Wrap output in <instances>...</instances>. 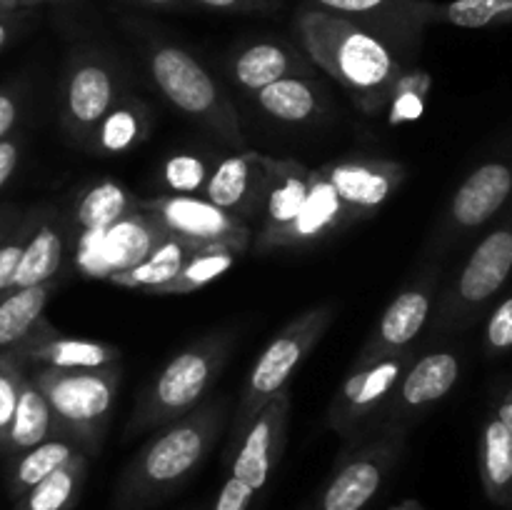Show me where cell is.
<instances>
[{"mask_svg": "<svg viewBox=\"0 0 512 510\" xmlns=\"http://www.w3.org/2000/svg\"><path fill=\"white\" fill-rule=\"evenodd\" d=\"M28 25L30 10H0V50L18 40L28 30Z\"/></svg>", "mask_w": 512, "mask_h": 510, "instance_id": "ee69618b", "label": "cell"}, {"mask_svg": "<svg viewBox=\"0 0 512 510\" xmlns=\"http://www.w3.org/2000/svg\"><path fill=\"white\" fill-rule=\"evenodd\" d=\"M190 3L218 13H270L278 8L280 0H190Z\"/></svg>", "mask_w": 512, "mask_h": 510, "instance_id": "7bdbcfd3", "label": "cell"}, {"mask_svg": "<svg viewBox=\"0 0 512 510\" xmlns=\"http://www.w3.org/2000/svg\"><path fill=\"white\" fill-rule=\"evenodd\" d=\"M28 373L53 410L55 430L78 440L88 455H98L123 378L120 363L88 370L28 368Z\"/></svg>", "mask_w": 512, "mask_h": 510, "instance_id": "8992f818", "label": "cell"}, {"mask_svg": "<svg viewBox=\"0 0 512 510\" xmlns=\"http://www.w3.org/2000/svg\"><path fill=\"white\" fill-rule=\"evenodd\" d=\"M95 238H100V268L95 270V275L110 278V275L120 273V270H128L130 265L140 263V260L165 238V233L153 223V220L145 218L138 210V203H135L133 213L120 218L118 223L110 225L108 230H103V233L95 235Z\"/></svg>", "mask_w": 512, "mask_h": 510, "instance_id": "603a6c76", "label": "cell"}, {"mask_svg": "<svg viewBox=\"0 0 512 510\" xmlns=\"http://www.w3.org/2000/svg\"><path fill=\"white\" fill-rule=\"evenodd\" d=\"M335 318V305L325 303L318 308H310L300 313L298 318L290 320L278 335L268 343V348L260 353L255 365L250 368L248 380L243 385L238 405H235L233 425H230V443L228 450L238 443L243 430L248 428L250 420L280 393L288 388V380L293 378L295 370L300 368L305 358L315 350L330 323Z\"/></svg>", "mask_w": 512, "mask_h": 510, "instance_id": "52a82bcc", "label": "cell"}, {"mask_svg": "<svg viewBox=\"0 0 512 510\" xmlns=\"http://www.w3.org/2000/svg\"><path fill=\"white\" fill-rule=\"evenodd\" d=\"M493 415L505 425V428H508V433L512 435V380L503 385V390H500L498 398H495Z\"/></svg>", "mask_w": 512, "mask_h": 510, "instance_id": "bcb514c9", "label": "cell"}, {"mask_svg": "<svg viewBox=\"0 0 512 510\" xmlns=\"http://www.w3.org/2000/svg\"><path fill=\"white\" fill-rule=\"evenodd\" d=\"M290 390H280L253 420L238 443L228 450L230 475L240 483L248 485L250 490L258 493L268 483L270 473L278 465L280 455L285 448V435H288V418H290Z\"/></svg>", "mask_w": 512, "mask_h": 510, "instance_id": "9a60e30c", "label": "cell"}, {"mask_svg": "<svg viewBox=\"0 0 512 510\" xmlns=\"http://www.w3.org/2000/svg\"><path fill=\"white\" fill-rule=\"evenodd\" d=\"M230 73L240 88L258 93L285 75H305V60L280 40H255L233 55Z\"/></svg>", "mask_w": 512, "mask_h": 510, "instance_id": "cb8c5ba5", "label": "cell"}, {"mask_svg": "<svg viewBox=\"0 0 512 510\" xmlns=\"http://www.w3.org/2000/svg\"><path fill=\"white\" fill-rule=\"evenodd\" d=\"M25 373H28V368L18 353L0 355V450H3L5 435H8L10 420H13L15 405H18Z\"/></svg>", "mask_w": 512, "mask_h": 510, "instance_id": "74e56055", "label": "cell"}, {"mask_svg": "<svg viewBox=\"0 0 512 510\" xmlns=\"http://www.w3.org/2000/svg\"><path fill=\"white\" fill-rule=\"evenodd\" d=\"M88 458L80 453L73 460L50 473L33 488L25 490L18 500H13V510H75L85 478H88Z\"/></svg>", "mask_w": 512, "mask_h": 510, "instance_id": "d6a6232c", "label": "cell"}, {"mask_svg": "<svg viewBox=\"0 0 512 510\" xmlns=\"http://www.w3.org/2000/svg\"><path fill=\"white\" fill-rule=\"evenodd\" d=\"M483 350L488 358H500L512 350V288L488 313L483 333Z\"/></svg>", "mask_w": 512, "mask_h": 510, "instance_id": "f35d334b", "label": "cell"}, {"mask_svg": "<svg viewBox=\"0 0 512 510\" xmlns=\"http://www.w3.org/2000/svg\"><path fill=\"white\" fill-rule=\"evenodd\" d=\"M398 98H393V123L400 120H413L423 113V95L413 93V90H405V93H395Z\"/></svg>", "mask_w": 512, "mask_h": 510, "instance_id": "f6af8a7d", "label": "cell"}, {"mask_svg": "<svg viewBox=\"0 0 512 510\" xmlns=\"http://www.w3.org/2000/svg\"><path fill=\"white\" fill-rule=\"evenodd\" d=\"M210 170L200 153H173L163 160L158 178L168 195H203Z\"/></svg>", "mask_w": 512, "mask_h": 510, "instance_id": "d590c367", "label": "cell"}, {"mask_svg": "<svg viewBox=\"0 0 512 510\" xmlns=\"http://www.w3.org/2000/svg\"><path fill=\"white\" fill-rule=\"evenodd\" d=\"M512 208V135L503 145L480 160L463 183L450 195L438 228H435L430 248L433 258H445L450 250L475 238L480 230Z\"/></svg>", "mask_w": 512, "mask_h": 510, "instance_id": "ba28073f", "label": "cell"}, {"mask_svg": "<svg viewBox=\"0 0 512 510\" xmlns=\"http://www.w3.org/2000/svg\"><path fill=\"white\" fill-rule=\"evenodd\" d=\"M393 510H428V508H425V505H420L418 500H403V503L395 505Z\"/></svg>", "mask_w": 512, "mask_h": 510, "instance_id": "f907efd6", "label": "cell"}, {"mask_svg": "<svg viewBox=\"0 0 512 510\" xmlns=\"http://www.w3.org/2000/svg\"><path fill=\"white\" fill-rule=\"evenodd\" d=\"M313 8L353 20L393 48L413 50L428 28L423 20V0H310Z\"/></svg>", "mask_w": 512, "mask_h": 510, "instance_id": "ac0fdd59", "label": "cell"}, {"mask_svg": "<svg viewBox=\"0 0 512 510\" xmlns=\"http://www.w3.org/2000/svg\"><path fill=\"white\" fill-rule=\"evenodd\" d=\"M320 173L333 185L353 223L373 218L408 178V170L398 160L363 158V155L323 165Z\"/></svg>", "mask_w": 512, "mask_h": 510, "instance_id": "2e32d148", "label": "cell"}, {"mask_svg": "<svg viewBox=\"0 0 512 510\" xmlns=\"http://www.w3.org/2000/svg\"><path fill=\"white\" fill-rule=\"evenodd\" d=\"M35 223H38V208L25 210L18 223H15V228L0 243V295L13 290L15 270H18L20 255H23L25 243H28Z\"/></svg>", "mask_w": 512, "mask_h": 510, "instance_id": "8d00e7d4", "label": "cell"}, {"mask_svg": "<svg viewBox=\"0 0 512 510\" xmlns=\"http://www.w3.org/2000/svg\"><path fill=\"white\" fill-rule=\"evenodd\" d=\"M245 250L235 248V245H223V243H210L203 248L195 250L193 258L180 268V273L173 280H168L165 285L155 288L150 295H188L195 290L205 288L213 280L223 278Z\"/></svg>", "mask_w": 512, "mask_h": 510, "instance_id": "e575fe53", "label": "cell"}, {"mask_svg": "<svg viewBox=\"0 0 512 510\" xmlns=\"http://www.w3.org/2000/svg\"><path fill=\"white\" fill-rule=\"evenodd\" d=\"M55 433L58 430H55L53 410H50L48 400H45L43 390L38 388L33 375L25 373L23 385H20L18 405H15L13 420H10L8 435H5L0 455L3 458L18 455L23 450L33 448V445L43 443V440H48Z\"/></svg>", "mask_w": 512, "mask_h": 510, "instance_id": "f1b7e54d", "label": "cell"}, {"mask_svg": "<svg viewBox=\"0 0 512 510\" xmlns=\"http://www.w3.org/2000/svg\"><path fill=\"white\" fill-rule=\"evenodd\" d=\"M138 210L165 235L193 245L223 243L248 250L250 228L203 195H155L138 200Z\"/></svg>", "mask_w": 512, "mask_h": 510, "instance_id": "4fadbf2b", "label": "cell"}, {"mask_svg": "<svg viewBox=\"0 0 512 510\" xmlns=\"http://www.w3.org/2000/svg\"><path fill=\"white\" fill-rule=\"evenodd\" d=\"M198 248H203V245L185 243V240L165 235L140 263L130 265L128 270H120V273L110 275L108 280L115 285H123V288H133L150 295L155 288H160V285H165L168 280H173L175 275L180 273V268L193 258Z\"/></svg>", "mask_w": 512, "mask_h": 510, "instance_id": "4dcf8cb0", "label": "cell"}, {"mask_svg": "<svg viewBox=\"0 0 512 510\" xmlns=\"http://www.w3.org/2000/svg\"><path fill=\"white\" fill-rule=\"evenodd\" d=\"M23 213L25 210L18 208V205H8V203L0 205V243H3L5 235L15 228V223H18Z\"/></svg>", "mask_w": 512, "mask_h": 510, "instance_id": "7dc6e473", "label": "cell"}, {"mask_svg": "<svg viewBox=\"0 0 512 510\" xmlns=\"http://www.w3.org/2000/svg\"><path fill=\"white\" fill-rule=\"evenodd\" d=\"M25 95L28 90H25L23 80H10V83L0 85V140L18 130L25 110Z\"/></svg>", "mask_w": 512, "mask_h": 510, "instance_id": "ab89813d", "label": "cell"}, {"mask_svg": "<svg viewBox=\"0 0 512 510\" xmlns=\"http://www.w3.org/2000/svg\"><path fill=\"white\" fill-rule=\"evenodd\" d=\"M135 203L138 200H133V195L120 183L108 178L98 180L75 203L73 223L90 240L103 233V230H108L110 225L118 223L120 218L133 213Z\"/></svg>", "mask_w": 512, "mask_h": 510, "instance_id": "1f68e13d", "label": "cell"}, {"mask_svg": "<svg viewBox=\"0 0 512 510\" xmlns=\"http://www.w3.org/2000/svg\"><path fill=\"white\" fill-rule=\"evenodd\" d=\"M403 430L375 428L360 438L350 440L343 450L333 475L310 510H363L383 488L390 470L398 465L405 448Z\"/></svg>", "mask_w": 512, "mask_h": 510, "instance_id": "9c48e42d", "label": "cell"}, {"mask_svg": "<svg viewBox=\"0 0 512 510\" xmlns=\"http://www.w3.org/2000/svg\"><path fill=\"white\" fill-rule=\"evenodd\" d=\"M230 348V335L213 333L175 353L140 390L133 415L125 425V438L163 428L203 405L228 360Z\"/></svg>", "mask_w": 512, "mask_h": 510, "instance_id": "3957f363", "label": "cell"}, {"mask_svg": "<svg viewBox=\"0 0 512 510\" xmlns=\"http://www.w3.org/2000/svg\"><path fill=\"white\" fill-rule=\"evenodd\" d=\"M425 25H455V28H503L512 25V0H423Z\"/></svg>", "mask_w": 512, "mask_h": 510, "instance_id": "836d02e7", "label": "cell"}, {"mask_svg": "<svg viewBox=\"0 0 512 510\" xmlns=\"http://www.w3.org/2000/svg\"><path fill=\"white\" fill-rule=\"evenodd\" d=\"M440 265L433 263L425 273H420L413 283L405 285L388 308L383 310L380 320L375 323L373 333L360 348L355 363L380 358V355L403 353L420 338L425 325L433 318L435 300H438Z\"/></svg>", "mask_w": 512, "mask_h": 510, "instance_id": "5bb4252c", "label": "cell"}, {"mask_svg": "<svg viewBox=\"0 0 512 510\" xmlns=\"http://www.w3.org/2000/svg\"><path fill=\"white\" fill-rule=\"evenodd\" d=\"M128 3L140 5V8H153V10H175L183 8L190 0H128Z\"/></svg>", "mask_w": 512, "mask_h": 510, "instance_id": "c3c4849f", "label": "cell"}, {"mask_svg": "<svg viewBox=\"0 0 512 510\" xmlns=\"http://www.w3.org/2000/svg\"><path fill=\"white\" fill-rule=\"evenodd\" d=\"M65 258V220L58 210L38 205V223L25 243L13 288L58 280Z\"/></svg>", "mask_w": 512, "mask_h": 510, "instance_id": "7402d4cb", "label": "cell"}, {"mask_svg": "<svg viewBox=\"0 0 512 510\" xmlns=\"http://www.w3.org/2000/svg\"><path fill=\"white\" fill-rule=\"evenodd\" d=\"M463 375V358L455 348H433L408 363L388 403L380 410L375 428L408 433L423 415L450 395ZM373 428V430H375Z\"/></svg>", "mask_w": 512, "mask_h": 510, "instance_id": "7c38bea8", "label": "cell"}, {"mask_svg": "<svg viewBox=\"0 0 512 510\" xmlns=\"http://www.w3.org/2000/svg\"><path fill=\"white\" fill-rule=\"evenodd\" d=\"M253 498H255V490H250L248 485L240 483V480H235L233 475H230V478L223 483V488H220L218 498H215L213 508L210 510H248L250 503H253Z\"/></svg>", "mask_w": 512, "mask_h": 510, "instance_id": "b9f144b4", "label": "cell"}, {"mask_svg": "<svg viewBox=\"0 0 512 510\" xmlns=\"http://www.w3.org/2000/svg\"><path fill=\"white\" fill-rule=\"evenodd\" d=\"M123 95V75L108 53L98 48L73 50L60 80V125L68 138L85 148L100 118Z\"/></svg>", "mask_w": 512, "mask_h": 510, "instance_id": "30bf717a", "label": "cell"}, {"mask_svg": "<svg viewBox=\"0 0 512 510\" xmlns=\"http://www.w3.org/2000/svg\"><path fill=\"white\" fill-rule=\"evenodd\" d=\"M310 185H313V170L295 160H270L268 183H265L263 200H260L263 228L258 233V243L283 230L298 215L308 198Z\"/></svg>", "mask_w": 512, "mask_h": 510, "instance_id": "44dd1931", "label": "cell"}, {"mask_svg": "<svg viewBox=\"0 0 512 510\" xmlns=\"http://www.w3.org/2000/svg\"><path fill=\"white\" fill-rule=\"evenodd\" d=\"M225 405L208 400L158 433L130 458L115 488V510H145L168 498L203 465L223 433Z\"/></svg>", "mask_w": 512, "mask_h": 510, "instance_id": "7a4b0ae2", "label": "cell"}, {"mask_svg": "<svg viewBox=\"0 0 512 510\" xmlns=\"http://www.w3.org/2000/svg\"><path fill=\"white\" fill-rule=\"evenodd\" d=\"M143 58L160 93L180 113L208 128L223 143L233 145V148L243 145L238 110L230 103L218 80L205 70V65L193 53L180 48L178 43L148 33L143 38Z\"/></svg>", "mask_w": 512, "mask_h": 510, "instance_id": "5b68a950", "label": "cell"}, {"mask_svg": "<svg viewBox=\"0 0 512 510\" xmlns=\"http://www.w3.org/2000/svg\"><path fill=\"white\" fill-rule=\"evenodd\" d=\"M55 288L58 280H48L0 295V355L13 353L30 338V333L43 320V310L53 298Z\"/></svg>", "mask_w": 512, "mask_h": 510, "instance_id": "83f0119b", "label": "cell"}, {"mask_svg": "<svg viewBox=\"0 0 512 510\" xmlns=\"http://www.w3.org/2000/svg\"><path fill=\"white\" fill-rule=\"evenodd\" d=\"M13 353L20 355L25 368H55V370H88L120 363L123 353L118 345L103 340L68 338L50 328L48 320H40L30 338Z\"/></svg>", "mask_w": 512, "mask_h": 510, "instance_id": "d6986e66", "label": "cell"}, {"mask_svg": "<svg viewBox=\"0 0 512 510\" xmlns=\"http://www.w3.org/2000/svg\"><path fill=\"white\" fill-rule=\"evenodd\" d=\"M150 110L143 100L123 95L100 118L83 150L98 155H123L143 143L150 133Z\"/></svg>", "mask_w": 512, "mask_h": 510, "instance_id": "484cf974", "label": "cell"}, {"mask_svg": "<svg viewBox=\"0 0 512 510\" xmlns=\"http://www.w3.org/2000/svg\"><path fill=\"white\" fill-rule=\"evenodd\" d=\"M0 3H3V10H35L48 0H0Z\"/></svg>", "mask_w": 512, "mask_h": 510, "instance_id": "681fc988", "label": "cell"}, {"mask_svg": "<svg viewBox=\"0 0 512 510\" xmlns=\"http://www.w3.org/2000/svg\"><path fill=\"white\" fill-rule=\"evenodd\" d=\"M270 160H273L270 155L253 153V150L225 155L210 170L203 198L238 218L240 223L255 218L260 215V200H263L265 183H268Z\"/></svg>", "mask_w": 512, "mask_h": 510, "instance_id": "e0dca14e", "label": "cell"}, {"mask_svg": "<svg viewBox=\"0 0 512 510\" xmlns=\"http://www.w3.org/2000/svg\"><path fill=\"white\" fill-rule=\"evenodd\" d=\"M348 225H353L348 210L343 208L338 193H335L333 185L328 183V178L318 168L313 170V185H310V193L305 198L303 208L298 210V215L283 230H278L268 240L258 243V248H298V245L318 243V240L340 233Z\"/></svg>", "mask_w": 512, "mask_h": 510, "instance_id": "ffe728a7", "label": "cell"}, {"mask_svg": "<svg viewBox=\"0 0 512 510\" xmlns=\"http://www.w3.org/2000/svg\"><path fill=\"white\" fill-rule=\"evenodd\" d=\"M295 33L305 53L333 75L365 115L388 108L405 68L398 50L353 20L305 5L295 15Z\"/></svg>", "mask_w": 512, "mask_h": 510, "instance_id": "6da1fadb", "label": "cell"}, {"mask_svg": "<svg viewBox=\"0 0 512 510\" xmlns=\"http://www.w3.org/2000/svg\"><path fill=\"white\" fill-rule=\"evenodd\" d=\"M413 355V350H403V353L380 355V358L365 360V363H353V370L340 383L338 393L325 413L328 428L343 435L345 440H355L370 433Z\"/></svg>", "mask_w": 512, "mask_h": 510, "instance_id": "8fae6325", "label": "cell"}, {"mask_svg": "<svg viewBox=\"0 0 512 510\" xmlns=\"http://www.w3.org/2000/svg\"><path fill=\"white\" fill-rule=\"evenodd\" d=\"M48 3H78V0H48Z\"/></svg>", "mask_w": 512, "mask_h": 510, "instance_id": "816d5d0a", "label": "cell"}, {"mask_svg": "<svg viewBox=\"0 0 512 510\" xmlns=\"http://www.w3.org/2000/svg\"><path fill=\"white\" fill-rule=\"evenodd\" d=\"M478 468L490 503L508 508L512 498V435L495 415L485 418L480 428Z\"/></svg>", "mask_w": 512, "mask_h": 510, "instance_id": "f546056e", "label": "cell"}, {"mask_svg": "<svg viewBox=\"0 0 512 510\" xmlns=\"http://www.w3.org/2000/svg\"><path fill=\"white\" fill-rule=\"evenodd\" d=\"M508 508H510V510H512V498H510V505H508Z\"/></svg>", "mask_w": 512, "mask_h": 510, "instance_id": "f5cc1de1", "label": "cell"}, {"mask_svg": "<svg viewBox=\"0 0 512 510\" xmlns=\"http://www.w3.org/2000/svg\"><path fill=\"white\" fill-rule=\"evenodd\" d=\"M80 453H85V448L75 438L63 433L50 435L43 443L33 445L18 455H10L8 465H5V490H8L10 498L18 500L25 490H30L35 483L63 468L68 460H73Z\"/></svg>", "mask_w": 512, "mask_h": 510, "instance_id": "d4e9b609", "label": "cell"}, {"mask_svg": "<svg viewBox=\"0 0 512 510\" xmlns=\"http://www.w3.org/2000/svg\"><path fill=\"white\" fill-rule=\"evenodd\" d=\"M0 10H3V3H0Z\"/></svg>", "mask_w": 512, "mask_h": 510, "instance_id": "db71d44e", "label": "cell"}, {"mask_svg": "<svg viewBox=\"0 0 512 510\" xmlns=\"http://www.w3.org/2000/svg\"><path fill=\"white\" fill-rule=\"evenodd\" d=\"M260 108L280 123H308L328 108V98L308 75H285L253 93Z\"/></svg>", "mask_w": 512, "mask_h": 510, "instance_id": "4316f807", "label": "cell"}, {"mask_svg": "<svg viewBox=\"0 0 512 510\" xmlns=\"http://www.w3.org/2000/svg\"><path fill=\"white\" fill-rule=\"evenodd\" d=\"M25 155V133L15 130L8 138L0 140V190L15 178Z\"/></svg>", "mask_w": 512, "mask_h": 510, "instance_id": "60d3db41", "label": "cell"}, {"mask_svg": "<svg viewBox=\"0 0 512 510\" xmlns=\"http://www.w3.org/2000/svg\"><path fill=\"white\" fill-rule=\"evenodd\" d=\"M512 280V208L488 225L458 275L433 308L430 335L445 338L470 328L500 298Z\"/></svg>", "mask_w": 512, "mask_h": 510, "instance_id": "277c9868", "label": "cell"}]
</instances>
